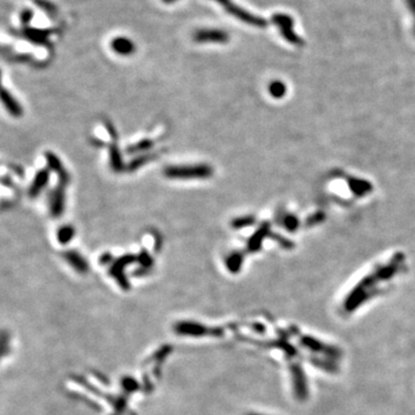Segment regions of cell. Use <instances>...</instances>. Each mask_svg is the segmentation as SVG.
<instances>
[{"mask_svg": "<svg viewBox=\"0 0 415 415\" xmlns=\"http://www.w3.org/2000/svg\"><path fill=\"white\" fill-rule=\"evenodd\" d=\"M65 188L64 185H58V187L53 189V192L50 196V211L53 217H60L65 209Z\"/></svg>", "mask_w": 415, "mask_h": 415, "instance_id": "cell-4", "label": "cell"}, {"mask_svg": "<svg viewBox=\"0 0 415 415\" xmlns=\"http://www.w3.org/2000/svg\"><path fill=\"white\" fill-rule=\"evenodd\" d=\"M111 259H112V256L110 254H105L101 257V262L106 263V262H109V261H111Z\"/></svg>", "mask_w": 415, "mask_h": 415, "instance_id": "cell-22", "label": "cell"}, {"mask_svg": "<svg viewBox=\"0 0 415 415\" xmlns=\"http://www.w3.org/2000/svg\"><path fill=\"white\" fill-rule=\"evenodd\" d=\"M109 152H110V164L112 170H113L114 172H121V171H124L126 169V166L119 147L117 146L116 143L110 144Z\"/></svg>", "mask_w": 415, "mask_h": 415, "instance_id": "cell-11", "label": "cell"}, {"mask_svg": "<svg viewBox=\"0 0 415 415\" xmlns=\"http://www.w3.org/2000/svg\"><path fill=\"white\" fill-rule=\"evenodd\" d=\"M137 261H139V262L141 263V264H143L144 267H149V265H150V264L152 263L151 256L149 255L146 250H142V251H141V254H140L139 257H137Z\"/></svg>", "mask_w": 415, "mask_h": 415, "instance_id": "cell-20", "label": "cell"}, {"mask_svg": "<svg viewBox=\"0 0 415 415\" xmlns=\"http://www.w3.org/2000/svg\"><path fill=\"white\" fill-rule=\"evenodd\" d=\"M75 236V229L70 226V225H64L59 229H58L57 238L58 241H59L61 245H67V243L71 242L72 239Z\"/></svg>", "mask_w": 415, "mask_h": 415, "instance_id": "cell-14", "label": "cell"}, {"mask_svg": "<svg viewBox=\"0 0 415 415\" xmlns=\"http://www.w3.org/2000/svg\"><path fill=\"white\" fill-rule=\"evenodd\" d=\"M214 173V170L208 164L195 165H177L169 166L164 170V174L169 179L177 180H196L208 179Z\"/></svg>", "mask_w": 415, "mask_h": 415, "instance_id": "cell-1", "label": "cell"}, {"mask_svg": "<svg viewBox=\"0 0 415 415\" xmlns=\"http://www.w3.org/2000/svg\"><path fill=\"white\" fill-rule=\"evenodd\" d=\"M2 101L4 106L6 107V110L11 116L16 117L17 118V117H21L22 113H24L21 104L17 102L16 98L6 89H3L2 91Z\"/></svg>", "mask_w": 415, "mask_h": 415, "instance_id": "cell-9", "label": "cell"}, {"mask_svg": "<svg viewBox=\"0 0 415 415\" xmlns=\"http://www.w3.org/2000/svg\"><path fill=\"white\" fill-rule=\"evenodd\" d=\"M194 39L198 43H226L228 35L223 30L218 29H206L198 30L194 35Z\"/></svg>", "mask_w": 415, "mask_h": 415, "instance_id": "cell-5", "label": "cell"}, {"mask_svg": "<svg viewBox=\"0 0 415 415\" xmlns=\"http://www.w3.org/2000/svg\"><path fill=\"white\" fill-rule=\"evenodd\" d=\"M255 219L250 217V216H246V217H240V218H237L234 219L232 222V226L234 228H242V227H247V226H250V225L254 224Z\"/></svg>", "mask_w": 415, "mask_h": 415, "instance_id": "cell-18", "label": "cell"}, {"mask_svg": "<svg viewBox=\"0 0 415 415\" xmlns=\"http://www.w3.org/2000/svg\"><path fill=\"white\" fill-rule=\"evenodd\" d=\"M406 5H407L408 10L410 12V14L413 15L414 20V35H415V0H405Z\"/></svg>", "mask_w": 415, "mask_h": 415, "instance_id": "cell-21", "label": "cell"}, {"mask_svg": "<svg viewBox=\"0 0 415 415\" xmlns=\"http://www.w3.org/2000/svg\"><path fill=\"white\" fill-rule=\"evenodd\" d=\"M153 156H155V155H152V153H148V155H142V156L135 157V158L132 162H130V164L128 165V170L129 171L137 170L139 168H141L143 164H146V163H148L149 160H151L153 158Z\"/></svg>", "mask_w": 415, "mask_h": 415, "instance_id": "cell-17", "label": "cell"}, {"mask_svg": "<svg viewBox=\"0 0 415 415\" xmlns=\"http://www.w3.org/2000/svg\"><path fill=\"white\" fill-rule=\"evenodd\" d=\"M45 159H47V163L49 166V170L55 171L58 173V178H59V183L67 186V183L70 181V174L67 172L66 169H64L62 163L59 157H58L56 153H53L51 151L45 152Z\"/></svg>", "mask_w": 415, "mask_h": 415, "instance_id": "cell-6", "label": "cell"}, {"mask_svg": "<svg viewBox=\"0 0 415 415\" xmlns=\"http://www.w3.org/2000/svg\"><path fill=\"white\" fill-rule=\"evenodd\" d=\"M214 2L218 3L220 6L224 7V10L227 13H229V14L233 15L234 17H237L238 20L245 22L247 25L259 27V28H262V27L267 26V21H265L263 17L256 16L254 14H251L250 12H247L246 10H243L242 7L236 5L232 0H214Z\"/></svg>", "mask_w": 415, "mask_h": 415, "instance_id": "cell-2", "label": "cell"}, {"mask_svg": "<svg viewBox=\"0 0 415 415\" xmlns=\"http://www.w3.org/2000/svg\"><path fill=\"white\" fill-rule=\"evenodd\" d=\"M50 180V170L49 169H43L39 170L37 173H36L35 178L33 180V183L29 188V196L31 198L37 197L40 193H42L43 189L47 187V185L49 183Z\"/></svg>", "mask_w": 415, "mask_h": 415, "instance_id": "cell-8", "label": "cell"}, {"mask_svg": "<svg viewBox=\"0 0 415 415\" xmlns=\"http://www.w3.org/2000/svg\"><path fill=\"white\" fill-rule=\"evenodd\" d=\"M268 231H269V226L267 224H263L262 226L260 227L259 231H257L254 236L249 239V241H248V250H250V251L259 250L261 245H262L264 237L268 234Z\"/></svg>", "mask_w": 415, "mask_h": 415, "instance_id": "cell-13", "label": "cell"}, {"mask_svg": "<svg viewBox=\"0 0 415 415\" xmlns=\"http://www.w3.org/2000/svg\"><path fill=\"white\" fill-rule=\"evenodd\" d=\"M272 22L276 25L277 28L281 31L283 37L285 38L287 42H290L294 45H302L304 40L301 39L299 35L295 33L294 30V20L293 17L288 14H284V13H278L272 16Z\"/></svg>", "mask_w": 415, "mask_h": 415, "instance_id": "cell-3", "label": "cell"}, {"mask_svg": "<svg viewBox=\"0 0 415 415\" xmlns=\"http://www.w3.org/2000/svg\"><path fill=\"white\" fill-rule=\"evenodd\" d=\"M65 260L68 262L72 267L75 270H78L80 272H85L88 270V263L82 256H81L79 252L70 250L65 252Z\"/></svg>", "mask_w": 415, "mask_h": 415, "instance_id": "cell-12", "label": "cell"}, {"mask_svg": "<svg viewBox=\"0 0 415 415\" xmlns=\"http://www.w3.org/2000/svg\"><path fill=\"white\" fill-rule=\"evenodd\" d=\"M270 94H271L273 97L277 98L284 96V94H285V85L282 82H279V81H274V82H272L271 85H270Z\"/></svg>", "mask_w": 415, "mask_h": 415, "instance_id": "cell-19", "label": "cell"}, {"mask_svg": "<svg viewBox=\"0 0 415 415\" xmlns=\"http://www.w3.org/2000/svg\"><path fill=\"white\" fill-rule=\"evenodd\" d=\"M111 48L120 56H130L135 51V44L133 40L126 37L114 38L111 43Z\"/></svg>", "mask_w": 415, "mask_h": 415, "instance_id": "cell-10", "label": "cell"}, {"mask_svg": "<svg viewBox=\"0 0 415 415\" xmlns=\"http://www.w3.org/2000/svg\"><path fill=\"white\" fill-rule=\"evenodd\" d=\"M241 263H242V255L240 252H233L228 256V259L226 260V265L229 271L232 272H237L240 270L241 267Z\"/></svg>", "mask_w": 415, "mask_h": 415, "instance_id": "cell-15", "label": "cell"}, {"mask_svg": "<svg viewBox=\"0 0 415 415\" xmlns=\"http://www.w3.org/2000/svg\"><path fill=\"white\" fill-rule=\"evenodd\" d=\"M152 146H153V142L150 141V140H142V141H140L137 143L133 144V146L128 147L127 152L132 153V155H135V153H140V152L149 150V149L152 148Z\"/></svg>", "mask_w": 415, "mask_h": 415, "instance_id": "cell-16", "label": "cell"}, {"mask_svg": "<svg viewBox=\"0 0 415 415\" xmlns=\"http://www.w3.org/2000/svg\"><path fill=\"white\" fill-rule=\"evenodd\" d=\"M136 256L134 255H125L119 257L118 260L114 261V263L112 264L111 267V273L118 279L119 283L123 285V287H127V281L125 279L124 274V268L126 265H128L130 263H133L134 261H136Z\"/></svg>", "mask_w": 415, "mask_h": 415, "instance_id": "cell-7", "label": "cell"}]
</instances>
